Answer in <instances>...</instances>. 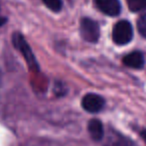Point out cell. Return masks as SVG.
I'll list each match as a JSON object with an SVG mask.
<instances>
[{
	"instance_id": "obj_7",
	"label": "cell",
	"mask_w": 146,
	"mask_h": 146,
	"mask_svg": "<svg viewBox=\"0 0 146 146\" xmlns=\"http://www.w3.org/2000/svg\"><path fill=\"white\" fill-rule=\"evenodd\" d=\"M123 63L130 68L140 69L144 65V57L142 53L138 52V51H134V52L127 54L124 57Z\"/></svg>"
},
{
	"instance_id": "obj_9",
	"label": "cell",
	"mask_w": 146,
	"mask_h": 146,
	"mask_svg": "<svg viewBox=\"0 0 146 146\" xmlns=\"http://www.w3.org/2000/svg\"><path fill=\"white\" fill-rule=\"evenodd\" d=\"M128 7L134 12L146 9V0H126Z\"/></svg>"
},
{
	"instance_id": "obj_6",
	"label": "cell",
	"mask_w": 146,
	"mask_h": 146,
	"mask_svg": "<svg viewBox=\"0 0 146 146\" xmlns=\"http://www.w3.org/2000/svg\"><path fill=\"white\" fill-rule=\"evenodd\" d=\"M104 146H135V144L130 138L116 131H111Z\"/></svg>"
},
{
	"instance_id": "obj_1",
	"label": "cell",
	"mask_w": 146,
	"mask_h": 146,
	"mask_svg": "<svg viewBox=\"0 0 146 146\" xmlns=\"http://www.w3.org/2000/svg\"><path fill=\"white\" fill-rule=\"evenodd\" d=\"M12 42L14 47L19 50V52L22 54V56L24 57L25 61H26L27 65L29 66V68L33 71L39 70V65L37 62L36 58H35L34 54H33L32 50H31L30 46L27 43V41L25 40V38L22 36V34L18 32H15L12 36Z\"/></svg>"
},
{
	"instance_id": "obj_10",
	"label": "cell",
	"mask_w": 146,
	"mask_h": 146,
	"mask_svg": "<svg viewBox=\"0 0 146 146\" xmlns=\"http://www.w3.org/2000/svg\"><path fill=\"white\" fill-rule=\"evenodd\" d=\"M45 6L53 12H59L62 9V1L61 0H42Z\"/></svg>"
},
{
	"instance_id": "obj_13",
	"label": "cell",
	"mask_w": 146,
	"mask_h": 146,
	"mask_svg": "<svg viewBox=\"0 0 146 146\" xmlns=\"http://www.w3.org/2000/svg\"><path fill=\"white\" fill-rule=\"evenodd\" d=\"M5 22H6V18H4V17H2V16H0V26L4 24Z\"/></svg>"
},
{
	"instance_id": "obj_2",
	"label": "cell",
	"mask_w": 146,
	"mask_h": 146,
	"mask_svg": "<svg viewBox=\"0 0 146 146\" xmlns=\"http://www.w3.org/2000/svg\"><path fill=\"white\" fill-rule=\"evenodd\" d=\"M133 28L127 20L118 21L113 27L112 39L117 45H126L132 40Z\"/></svg>"
},
{
	"instance_id": "obj_11",
	"label": "cell",
	"mask_w": 146,
	"mask_h": 146,
	"mask_svg": "<svg viewBox=\"0 0 146 146\" xmlns=\"http://www.w3.org/2000/svg\"><path fill=\"white\" fill-rule=\"evenodd\" d=\"M137 27L140 34L146 38V14H143L139 17L137 21Z\"/></svg>"
},
{
	"instance_id": "obj_12",
	"label": "cell",
	"mask_w": 146,
	"mask_h": 146,
	"mask_svg": "<svg viewBox=\"0 0 146 146\" xmlns=\"http://www.w3.org/2000/svg\"><path fill=\"white\" fill-rule=\"evenodd\" d=\"M141 137H142V139L144 140V142H145V144H146V129L143 130V131L141 132Z\"/></svg>"
},
{
	"instance_id": "obj_3",
	"label": "cell",
	"mask_w": 146,
	"mask_h": 146,
	"mask_svg": "<svg viewBox=\"0 0 146 146\" xmlns=\"http://www.w3.org/2000/svg\"><path fill=\"white\" fill-rule=\"evenodd\" d=\"M80 33L82 38L90 43H96L100 36V29L97 22L90 18H83L80 21Z\"/></svg>"
},
{
	"instance_id": "obj_8",
	"label": "cell",
	"mask_w": 146,
	"mask_h": 146,
	"mask_svg": "<svg viewBox=\"0 0 146 146\" xmlns=\"http://www.w3.org/2000/svg\"><path fill=\"white\" fill-rule=\"evenodd\" d=\"M88 131L94 140H101L104 136L103 125L98 119H91L88 122Z\"/></svg>"
},
{
	"instance_id": "obj_4",
	"label": "cell",
	"mask_w": 146,
	"mask_h": 146,
	"mask_svg": "<svg viewBox=\"0 0 146 146\" xmlns=\"http://www.w3.org/2000/svg\"><path fill=\"white\" fill-rule=\"evenodd\" d=\"M96 7L108 16H117L121 11L119 0H94Z\"/></svg>"
},
{
	"instance_id": "obj_5",
	"label": "cell",
	"mask_w": 146,
	"mask_h": 146,
	"mask_svg": "<svg viewBox=\"0 0 146 146\" xmlns=\"http://www.w3.org/2000/svg\"><path fill=\"white\" fill-rule=\"evenodd\" d=\"M82 106L88 112L96 113L100 111L104 106V99L101 96L94 93L86 94L82 98Z\"/></svg>"
}]
</instances>
